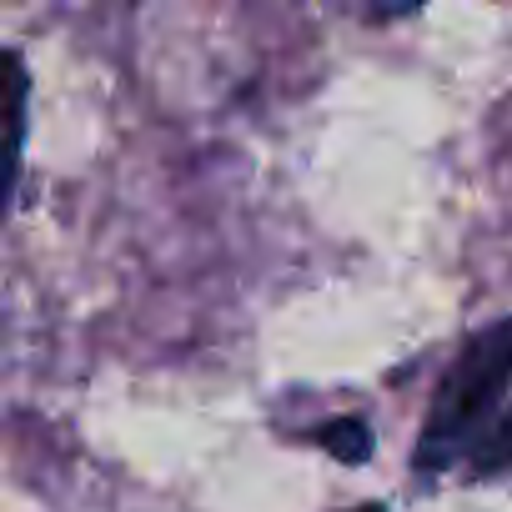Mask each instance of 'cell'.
Wrapping results in <instances>:
<instances>
[{"mask_svg": "<svg viewBox=\"0 0 512 512\" xmlns=\"http://www.w3.org/2000/svg\"><path fill=\"white\" fill-rule=\"evenodd\" d=\"M417 477H492L512 467V317L477 332L442 372L412 452Z\"/></svg>", "mask_w": 512, "mask_h": 512, "instance_id": "cell-1", "label": "cell"}, {"mask_svg": "<svg viewBox=\"0 0 512 512\" xmlns=\"http://www.w3.org/2000/svg\"><path fill=\"white\" fill-rule=\"evenodd\" d=\"M317 447L347 467H362L372 457V427H367V417H337V422L317 427Z\"/></svg>", "mask_w": 512, "mask_h": 512, "instance_id": "cell-2", "label": "cell"}, {"mask_svg": "<svg viewBox=\"0 0 512 512\" xmlns=\"http://www.w3.org/2000/svg\"><path fill=\"white\" fill-rule=\"evenodd\" d=\"M6 66H11V181H6V196H11L16 176H21V151H26V91H31V76H26L21 51H11Z\"/></svg>", "mask_w": 512, "mask_h": 512, "instance_id": "cell-3", "label": "cell"}, {"mask_svg": "<svg viewBox=\"0 0 512 512\" xmlns=\"http://www.w3.org/2000/svg\"><path fill=\"white\" fill-rule=\"evenodd\" d=\"M427 0H362V11L372 16V21H397V16H412V11H422Z\"/></svg>", "mask_w": 512, "mask_h": 512, "instance_id": "cell-4", "label": "cell"}, {"mask_svg": "<svg viewBox=\"0 0 512 512\" xmlns=\"http://www.w3.org/2000/svg\"><path fill=\"white\" fill-rule=\"evenodd\" d=\"M347 512H387V507H377V502H367V507H347Z\"/></svg>", "mask_w": 512, "mask_h": 512, "instance_id": "cell-5", "label": "cell"}]
</instances>
